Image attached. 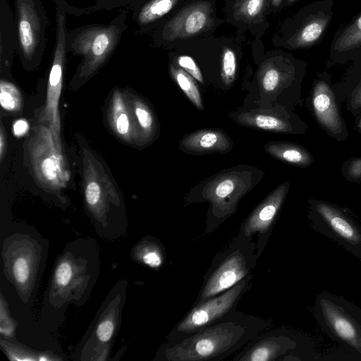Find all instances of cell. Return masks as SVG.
<instances>
[{"instance_id": "6da1fadb", "label": "cell", "mask_w": 361, "mask_h": 361, "mask_svg": "<svg viewBox=\"0 0 361 361\" xmlns=\"http://www.w3.org/2000/svg\"><path fill=\"white\" fill-rule=\"evenodd\" d=\"M268 328V322L237 310L185 337L170 341L169 361L221 360L249 344Z\"/></svg>"}, {"instance_id": "7a4b0ae2", "label": "cell", "mask_w": 361, "mask_h": 361, "mask_svg": "<svg viewBox=\"0 0 361 361\" xmlns=\"http://www.w3.org/2000/svg\"><path fill=\"white\" fill-rule=\"evenodd\" d=\"M259 256L257 244L239 232L213 258L195 303L227 290L251 274Z\"/></svg>"}, {"instance_id": "3957f363", "label": "cell", "mask_w": 361, "mask_h": 361, "mask_svg": "<svg viewBox=\"0 0 361 361\" xmlns=\"http://www.w3.org/2000/svg\"><path fill=\"white\" fill-rule=\"evenodd\" d=\"M314 317L322 331L333 341L361 355V308L328 290L315 298Z\"/></svg>"}, {"instance_id": "277c9868", "label": "cell", "mask_w": 361, "mask_h": 361, "mask_svg": "<svg viewBox=\"0 0 361 361\" xmlns=\"http://www.w3.org/2000/svg\"><path fill=\"white\" fill-rule=\"evenodd\" d=\"M128 11H122L107 24H90L68 30L67 51L82 57V69L91 71L106 61L128 28Z\"/></svg>"}, {"instance_id": "5b68a950", "label": "cell", "mask_w": 361, "mask_h": 361, "mask_svg": "<svg viewBox=\"0 0 361 361\" xmlns=\"http://www.w3.org/2000/svg\"><path fill=\"white\" fill-rule=\"evenodd\" d=\"M334 0H315L284 22L280 44L291 49L314 47L323 39L334 16Z\"/></svg>"}, {"instance_id": "8992f818", "label": "cell", "mask_w": 361, "mask_h": 361, "mask_svg": "<svg viewBox=\"0 0 361 361\" xmlns=\"http://www.w3.org/2000/svg\"><path fill=\"white\" fill-rule=\"evenodd\" d=\"M16 52L25 65L37 64L47 47L48 18L41 0H13Z\"/></svg>"}, {"instance_id": "52a82bcc", "label": "cell", "mask_w": 361, "mask_h": 361, "mask_svg": "<svg viewBox=\"0 0 361 361\" xmlns=\"http://www.w3.org/2000/svg\"><path fill=\"white\" fill-rule=\"evenodd\" d=\"M308 219L312 229L361 261V225L348 212L326 202L313 201Z\"/></svg>"}, {"instance_id": "ba28073f", "label": "cell", "mask_w": 361, "mask_h": 361, "mask_svg": "<svg viewBox=\"0 0 361 361\" xmlns=\"http://www.w3.org/2000/svg\"><path fill=\"white\" fill-rule=\"evenodd\" d=\"M252 279V274H249L227 290L201 302L195 303L175 326L170 341L200 331L237 310L238 302L251 288Z\"/></svg>"}, {"instance_id": "9c48e42d", "label": "cell", "mask_w": 361, "mask_h": 361, "mask_svg": "<svg viewBox=\"0 0 361 361\" xmlns=\"http://www.w3.org/2000/svg\"><path fill=\"white\" fill-rule=\"evenodd\" d=\"M212 5L208 1L193 2L157 28L154 41L160 44L199 34L212 23Z\"/></svg>"}, {"instance_id": "30bf717a", "label": "cell", "mask_w": 361, "mask_h": 361, "mask_svg": "<svg viewBox=\"0 0 361 361\" xmlns=\"http://www.w3.org/2000/svg\"><path fill=\"white\" fill-rule=\"evenodd\" d=\"M233 360H285L298 348V338L287 329H277L259 335Z\"/></svg>"}, {"instance_id": "8fae6325", "label": "cell", "mask_w": 361, "mask_h": 361, "mask_svg": "<svg viewBox=\"0 0 361 361\" xmlns=\"http://www.w3.org/2000/svg\"><path fill=\"white\" fill-rule=\"evenodd\" d=\"M288 184H283L267 196L245 221L240 233L251 238L259 236V244L262 250V240L268 237L282 206L288 190ZM269 238V237H268Z\"/></svg>"}, {"instance_id": "7c38bea8", "label": "cell", "mask_w": 361, "mask_h": 361, "mask_svg": "<svg viewBox=\"0 0 361 361\" xmlns=\"http://www.w3.org/2000/svg\"><path fill=\"white\" fill-rule=\"evenodd\" d=\"M361 56V11L334 33L330 44L329 64L354 60Z\"/></svg>"}, {"instance_id": "4fadbf2b", "label": "cell", "mask_w": 361, "mask_h": 361, "mask_svg": "<svg viewBox=\"0 0 361 361\" xmlns=\"http://www.w3.org/2000/svg\"><path fill=\"white\" fill-rule=\"evenodd\" d=\"M313 108L318 121L330 132L342 131V122L334 94L324 80H319L314 88Z\"/></svg>"}, {"instance_id": "5bb4252c", "label": "cell", "mask_w": 361, "mask_h": 361, "mask_svg": "<svg viewBox=\"0 0 361 361\" xmlns=\"http://www.w3.org/2000/svg\"><path fill=\"white\" fill-rule=\"evenodd\" d=\"M178 0H134L130 5L132 20L140 33L153 29L169 13Z\"/></svg>"}, {"instance_id": "9a60e30c", "label": "cell", "mask_w": 361, "mask_h": 361, "mask_svg": "<svg viewBox=\"0 0 361 361\" xmlns=\"http://www.w3.org/2000/svg\"><path fill=\"white\" fill-rule=\"evenodd\" d=\"M184 150L197 154L229 150L231 142L224 132L202 130L186 135L180 142Z\"/></svg>"}, {"instance_id": "2e32d148", "label": "cell", "mask_w": 361, "mask_h": 361, "mask_svg": "<svg viewBox=\"0 0 361 361\" xmlns=\"http://www.w3.org/2000/svg\"><path fill=\"white\" fill-rule=\"evenodd\" d=\"M16 51V28L14 13L8 0H0V58L5 66Z\"/></svg>"}, {"instance_id": "e0dca14e", "label": "cell", "mask_w": 361, "mask_h": 361, "mask_svg": "<svg viewBox=\"0 0 361 361\" xmlns=\"http://www.w3.org/2000/svg\"><path fill=\"white\" fill-rule=\"evenodd\" d=\"M266 151L275 158L297 166H307L312 161L310 154L302 147L285 142H269Z\"/></svg>"}, {"instance_id": "ac0fdd59", "label": "cell", "mask_w": 361, "mask_h": 361, "mask_svg": "<svg viewBox=\"0 0 361 361\" xmlns=\"http://www.w3.org/2000/svg\"><path fill=\"white\" fill-rule=\"evenodd\" d=\"M269 0H237L233 16L238 20L253 23L263 16Z\"/></svg>"}, {"instance_id": "d6986e66", "label": "cell", "mask_w": 361, "mask_h": 361, "mask_svg": "<svg viewBox=\"0 0 361 361\" xmlns=\"http://www.w3.org/2000/svg\"><path fill=\"white\" fill-rule=\"evenodd\" d=\"M240 121L247 125L274 132H288L290 126L284 121L269 115L244 114Z\"/></svg>"}, {"instance_id": "ffe728a7", "label": "cell", "mask_w": 361, "mask_h": 361, "mask_svg": "<svg viewBox=\"0 0 361 361\" xmlns=\"http://www.w3.org/2000/svg\"><path fill=\"white\" fill-rule=\"evenodd\" d=\"M171 73L189 99L199 109H202V103L199 90L192 77L180 67L172 64L170 66Z\"/></svg>"}, {"instance_id": "44dd1931", "label": "cell", "mask_w": 361, "mask_h": 361, "mask_svg": "<svg viewBox=\"0 0 361 361\" xmlns=\"http://www.w3.org/2000/svg\"><path fill=\"white\" fill-rule=\"evenodd\" d=\"M68 1V0H63ZM86 1L81 16L101 11H110L122 7L130 6L134 0H84Z\"/></svg>"}, {"instance_id": "7402d4cb", "label": "cell", "mask_w": 361, "mask_h": 361, "mask_svg": "<svg viewBox=\"0 0 361 361\" xmlns=\"http://www.w3.org/2000/svg\"><path fill=\"white\" fill-rule=\"evenodd\" d=\"M0 90V103L4 109L14 111L20 107V95L18 89L12 83L1 80Z\"/></svg>"}, {"instance_id": "603a6c76", "label": "cell", "mask_w": 361, "mask_h": 361, "mask_svg": "<svg viewBox=\"0 0 361 361\" xmlns=\"http://www.w3.org/2000/svg\"><path fill=\"white\" fill-rule=\"evenodd\" d=\"M221 62L222 80L226 85H228L233 82L236 72V57L231 49H224Z\"/></svg>"}, {"instance_id": "cb8c5ba5", "label": "cell", "mask_w": 361, "mask_h": 361, "mask_svg": "<svg viewBox=\"0 0 361 361\" xmlns=\"http://www.w3.org/2000/svg\"><path fill=\"white\" fill-rule=\"evenodd\" d=\"M177 63L179 67L183 69L193 78L200 82H203L202 73L197 66L195 61L189 56L182 55L178 57Z\"/></svg>"}, {"instance_id": "d4e9b609", "label": "cell", "mask_w": 361, "mask_h": 361, "mask_svg": "<svg viewBox=\"0 0 361 361\" xmlns=\"http://www.w3.org/2000/svg\"><path fill=\"white\" fill-rule=\"evenodd\" d=\"M281 78V72L276 68H268L262 78V85L267 92L274 90L280 82Z\"/></svg>"}, {"instance_id": "484cf974", "label": "cell", "mask_w": 361, "mask_h": 361, "mask_svg": "<svg viewBox=\"0 0 361 361\" xmlns=\"http://www.w3.org/2000/svg\"><path fill=\"white\" fill-rule=\"evenodd\" d=\"M143 262L153 268L160 267L163 263V257L159 250L157 247H153L146 250L142 256Z\"/></svg>"}, {"instance_id": "4316f807", "label": "cell", "mask_w": 361, "mask_h": 361, "mask_svg": "<svg viewBox=\"0 0 361 361\" xmlns=\"http://www.w3.org/2000/svg\"><path fill=\"white\" fill-rule=\"evenodd\" d=\"M13 274L16 281L20 283H25L29 276V267L24 258H18L13 265Z\"/></svg>"}, {"instance_id": "83f0119b", "label": "cell", "mask_w": 361, "mask_h": 361, "mask_svg": "<svg viewBox=\"0 0 361 361\" xmlns=\"http://www.w3.org/2000/svg\"><path fill=\"white\" fill-rule=\"evenodd\" d=\"M72 276L71 265L66 262H62L56 271V283L61 286H66L69 283Z\"/></svg>"}, {"instance_id": "f1b7e54d", "label": "cell", "mask_w": 361, "mask_h": 361, "mask_svg": "<svg viewBox=\"0 0 361 361\" xmlns=\"http://www.w3.org/2000/svg\"><path fill=\"white\" fill-rule=\"evenodd\" d=\"M114 324L111 320H104L101 322L97 329V336L102 342L108 341L112 336Z\"/></svg>"}, {"instance_id": "f546056e", "label": "cell", "mask_w": 361, "mask_h": 361, "mask_svg": "<svg viewBox=\"0 0 361 361\" xmlns=\"http://www.w3.org/2000/svg\"><path fill=\"white\" fill-rule=\"evenodd\" d=\"M100 194V187L97 183L91 182L87 185L85 190V197L89 204H96L99 200Z\"/></svg>"}, {"instance_id": "4dcf8cb0", "label": "cell", "mask_w": 361, "mask_h": 361, "mask_svg": "<svg viewBox=\"0 0 361 361\" xmlns=\"http://www.w3.org/2000/svg\"><path fill=\"white\" fill-rule=\"evenodd\" d=\"M135 114L138 122L144 129H149L152 127L153 120L149 111L142 106H137Z\"/></svg>"}, {"instance_id": "1f68e13d", "label": "cell", "mask_w": 361, "mask_h": 361, "mask_svg": "<svg viewBox=\"0 0 361 361\" xmlns=\"http://www.w3.org/2000/svg\"><path fill=\"white\" fill-rule=\"evenodd\" d=\"M42 171L43 175L50 180L55 179L56 176V170L54 162L52 159L47 158L42 164Z\"/></svg>"}, {"instance_id": "d6a6232c", "label": "cell", "mask_w": 361, "mask_h": 361, "mask_svg": "<svg viewBox=\"0 0 361 361\" xmlns=\"http://www.w3.org/2000/svg\"><path fill=\"white\" fill-rule=\"evenodd\" d=\"M347 172L353 178H361V158L353 160L349 164Z\"/></svg>"}, {"instance_id": "836d02e7", "label": "cell", "mask_w": 361, "mask_h": 361, "mask_svg": "<svg viewBox=\"0 0 361 361\" xmlns=\"http://www.w3.org/2000/svg\"><path fill=\"white\" fill-rule=\"evenodd\" d=\"M29 125L25 120L19 119L16 121L13 126L14 135L18 137L24 135L28 130Z\"/></svg>"}, {"instance_id": "e575fe53", "label": "cell", "mask_w": 361, "mask_h": 361, "mask_svg": "<svg viewBox=\"0 0 361 361\" xmlns=\"http://www.w3.org/2000/svg\"><path fill=\"white\" fill-rule=\"evenodd\" d=\"M116 129L121 135H125L129 129V121L128 116L125 114H122L117 118Z\"/></svg>"}, {"instance_id": "d590c367", "label": "cell", "mask_w": 361, "mask_h": 361, "mask_svg": "<svg viewBox=\"0 0 361 361\" xmlns=\"http://www.w3.org/2000/svg\"><path fill=\"white\" fill-rule=\"evenodd\" d=\"M284 0H271V7L273 10H278L283 4Z\"/></svg>"}, {"instance_id": "8d00e7d4", "label": "cell", "mask_w": 361, "mask_h": 361, "mask_svg": "<svg viewBox=\"0 0 361 361\" xmlns=\"http://www.w3.org/2000/svg\"><path fill=\"white\" fill-rule=\"evenodd\" d=\"M4 136H3V132L1 133V137H0V151H1V157L3 156V151H4Z\"/></svg>"}, {"instance_id": "74e56055", "label": "cell", "mask_w": 361, "mask_h": 361, "mask_svg": "<svg viewBox=\"0 0 361 361\" xmlns=\"http://www.w3.org/2000/svg\"><path fill=\"white\" fill-rule=\"evenodd\" d=\"M297 1H298V0H284V5L289 6V5L294 4Z\"/></svg>"}, {"instance_id": "f35d334b", "label": "cell", "mask_w": 361, "mask_h": 361, "mask_svg": "<svg viewBox=\"0 0 361 361\" xmlns=\"http://www.w3.org/2000/svg\"><path fill=\"white\" fill-rule=\"evenodd\" d=\"M359 127H360V130H361V120H360V123H359Z\"/></svg>"}]
</instances>
